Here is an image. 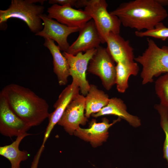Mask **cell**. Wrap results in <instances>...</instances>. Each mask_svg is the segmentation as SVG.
<instances>
[{"instance_id":"1","label":"cell","mask_w":168,"mask_h":168,"mask_svg":"<svg viewBox=\"0 0 168 168\" xmlns=\"http://www.w3.org/2000/svg\"><path fill=\"white\" fill-rule=\"evenodd\" d=\"M1 92L12 111L30 127L38 126L48 118V103L29 88L11 83Z\"/></svg>"},{"instance_id":"2","label":"cell","mask_w":168,"mask_h":168,"mask_svg":"<svg viewBox=\"0 0 168 168\" xmlns=\"http://www.w3.org/2000/svg\"><path fill=\"white\" fill-rule=\"evenodd\" d=\"M109 12L117 16L124 27L137 31L152 29L168 16L166 10L156 0H134L123 2Z\"/></svg>"},{"instance_id":"3","label":"cell","mask_w":168,"mask_h":168,"mask_svg":"<svg viewBox=\"0 0 168 168\" xmlns=\"http://www.w3.org/2000/svg\"><path fill=\"white\" fill-rule=\"evenodd\" d=\"M44 0H12L9 7L0 10V24L11 18L25 22L31 31L35 34L43 29L40 16L43 14Z\"/></svg>"},{"instance_id":"4","label":"cell","mask_w":168,"mask_h":168,"mask_svg":"<svg viewBox=\"0 0 168 168\" xmlns=\"http://www.w3.org/2000/svg\"><path fill=\"white\" fill-rule=\"evenodd\" d=\"M147 48L134 59L142 66L141 77L143 85L153 82L154 77L168 72V46L160 48L153 40L147 38Z\"/></svg>"},{"instance_id":"5","label":"cell","mask_w":168,"mask_h":168,"mask_svg":"<svg viewBox=\"0 0 168 168\" xmlns=\"http://www.w3.org/2000/svg\"><path fill=\"white\" fill-rule=\"evenodd\" d=\"M84 11L91 16L101 40L106 43L110 33L119 34L121 23L118 17L107 10L108 4L105 0H83Z\"/></svg>"},{"instance_id":"6","label":"cell","mask_w":168,"mask_h":168,"mask_svg":"<svg viewBox=\"0 0 168 168\" xmlns=\"http://www.w3.org/2000/svg\"><path fill=\"white\" fill-rule=\"evenodd\" d=\"M115 62L107 48L100 46L96 49L88 64L87 71L98 76L107 90H110L115 84L116 71Z\"/></svg>"},{"instance_id":"7","label":"cell","mask_w":168,"mask_h":168,"mask_svg":"<svg viewBox=\"0 0 168 168\" xmlns=\"http://www.w3.org/2000/svg\"><path fill=\"white\" fill-rule=\"evenodd\" d=\"M96 49L89 50L85 53L80 52L74 55L63 51L62 54L66 58L69 67L70 76L77 82L82 94L86 96L89 91L90 84L87 80L86 72L89 61L95 54Z\"/></svg>"},{"instance_id":"8","label":"cell","mask_w":168,"mask_h":168,"mask_svg":"<svg viewBox=\"0 0 168 168\" xmlns=\"http://www.w3.org/2000/svg\"><path fill=\"white\" fill-rule=\"evenodd\" d=\"M31 128L10 108L6 98L0 94V133L9 137L27 133Z\"/></svg>"},{"instance_id":"9","label":"cell","mask_w":168,"mask_h":168,"mask_svg":"<svg viewBox=\"0 0 168 168\" xmlns=\"http://www.w3.org/2000/svg\"><path fill=\"white\" fill-rule=\"evenodd\" d=\"M85 109V96L79 93L68 105L58 124L70 135L74 134L80 125H84L88 121L84 114Z\"/></svg>"},{"instance_id":"10","label":"cell","mask_w":168,"mask_h":168,"mask_svg":"<svg viewBox=\"0 0 168 168\" xmlns=\"http://www.w3.org/2000/svg\"><path fill=\"white\" fill-rule=\"evenodd\" d=\"M40 17L44 22V27L35 35L55 41L60 50L66 52L70 46L67 41L68 36L79 31L80 28L68 27L49 18L45 14L41 15Z\"/></svg>"},{"instance_id":"11","label":"cell","mask_w":168,"mask_h":168,"mask_svg":"<svg viewBox=\"0 0 168 168\" xmlns=\"http://www.w3.org/2000/svg\"><path fill=\"white\" fill-rule=\"evenodd\" d=\"M47 12L49 18L55 19L58 22L71 27L80 29L92 19L85 11L74 9L70 6L52 5L48 8Z\"/></svg>"},{"instance_id":"12","label":"cell","mask_w":168,"mask_h":168,"mask_svg":"<svg viewBox=\"0 0 168 168\" xmlns=\"http://www.w3.org/2000/svg\"><path fill=\"white\" fill-rule=\"evenodd\" d=\"M79 35L66 52L75 55L78 53L96 49L102 43L101 40L92 19L87 22L79 31Z\"/></svg>"},{"instance_id":"13","label":"cell","mask_w":168,"mask_h":168,"mask_svg":"<svg viewBox=\"0 0 168 168\" xmlns=\"http://www.w3.org/2000/svg\"><path fill=\"white\" fill-rule=\"evenodd\" d=\"M118 118L109 123L106 118L102 119V122L97 123L95 119L90 122L88 128L79 127L74 132V134L81 139L89 142L93 147H97L101 145L103 142H106L109 136V128L112 125L121 120Z\"/></svg>"},{"instance_id":"14","label":"cell","mask_w":168,"mask_h":168,"mask_svg":"<svg viewBox=\"0 0 168 168\" xmlns=\"http://www.w3.org/2000/svg\"><path fill=\"white\" fill-rule=\"evenodd\" d=\"M80 91L79 87L75 80L68 85L62 91L53 106L55 109L50 113L48 117L49 123L44 134V138L47 140L54 126L62 117L70 102Z\"/></svg>"},{"instance_id":"15","label":"cell","mask_w":168,"mask_h":168,"mask_svg":"<svg viewBox=\"0 0 168 168\" xmlns=\"http://www.w3.org/2000/svg\"><path fill=\"white\" fill-rule=\"evenodd\" d=\"M106 43L107 49L116 63L134 61V49L129 41L125 40L119 34L110 33Z\"/></svg>"},{"instance_id":"16","label":"cell","mask_w":168,"mask_h":168,"mask_svg":"<svg viewBox=\"0 0 168 168\" xmlns=\"http://www.w3.org/2000/svg\"><path fill=\"white\" fill-rule=\"evenodd\" d=\"M44 45L49 49L52 56L53 71L57 76L58 84L60 86L65 85L70 76L69 67L66 58L53 40L44 38Z\"/></svg>"},{"instance_id":"17","label":"cell","mask_w":168,"mask_h":168,"mask_svg":"<svg viewBox=\"0 0 168 168\" xmlns=\"http://www.w3.org/2000/svg\"><path fill=\"white\" fill-rule=\"evenodd\" d=\"M113 115L124 119L134 127H139L141 124V120L137 116L129 113L127 110V107L124 101L116 97L110 98L107 105L98 112L93 114V117H98L105 115Z\"/></svg>"},{"instance_id":"18","label":"cell","mask_w":168,"mask_h":168,"mask_svg":"<svg viewBox=\"0 0 168 168\" xmlns=\"http://www.w3.org/2000/svg\"><path fill=\"white\" fill-rule=\"evenodd\" d=\"M31 135L26 133L16 137V140L11 144L0 147V155L7 159L11 165V168H20V163L27 160L28 152L19 149L20 142L25 137Z\"/></svg>"},{"instance_id":"19","label":"cell","mask_w":168,"mask_h":168,"mask_svg":"<svg viewBox=\"0 0 168 168\" xmlns=\"http://www.w3.org/2000/svg\"><path fill=\"white\" fill-rule=\"evenodd\" d=\"M85 115L88 118L91 115L99 112L108 104L110 98L108 94L93 84H90L88 93L85 96Z\"/></svg>"},{"instance_id":"20","label":"cell","mask_w":168,"mask_h":168,"mask_svg":"<svg viewBox=\"0 0 168 168\" xmlns=\"http://www.w3.org/2000/svg\"><path fill=\"white\" fill-rule=\"evenodd\" d=\"M139 71V67L135 61L117 63L115 84L119 92H125L128 87V80L129 77L131 75L137 76Z\"/></svg>"},{"instance_id":"21","label":"cell","mask_w":168,"mask_h":168,"mask_svg":"<svg viewBox=\"0 0 168 168\" xmlns=\"http://www.w3.org/2000/svg\"><path fill=\"white\" fill-rule=\"evenodd\" d=\"M154 107L160 114L161 125L165 134L163 157L168 164V108L160 104L155 105Z\"/></svg>"},{"instance_id":"22","label":"cell","mask_w":168,"mask_h":168,"mask_svg":"<svg viewBox=\"0 0 168 168\" xmlns=\"http://www.w3.org/2000/svg\"><path fill=\"white\" fill-rule=\"evenodd\" d=\"M155 88L156 94L160 100V104L168 108V72L156 80Z\"/></svg>"},{"instance_id":"23","label":"cell","mask_w":168,"mask_h":168,"mask_svg":"<svg viewBox=\"0 0 168 168\" xmlns=\"http://www.w3.org/2000/svg\"><path fill=\"white\" fill-rule=\"evenodd\" d=\"M135 34L136 36L139 37H150L165 41L168 38V27L161 22L157 24L152 29L145 31H136Z\"/></svg>"},{"instance_id":"24","label":"cell","mask_w":168,"mask_h":168,"mask_svg":"<svg viewBox=\"0 0 168 168\" xmlns=\"http://www.w3.org/2000/svg\"><path fill=\"white\" fill-rule=\"evenodd\" d=\"M77 0H49V4L52 5L57 4L62 6H75Z\"/></svg>"},{"instance_id":"25","label":"cell","mask_w":168,"mask_h":168,"mask_svg":"<svg viewBox=\"0 0 168 168\" xmlns=\"http://www.w3.org/2000/svg\"><path fill=\"white\" fill-rule=\"evenodd\" d=\"M157 2L161 6L168 5V0H156Z\"/></svg>"}]
</instances>
